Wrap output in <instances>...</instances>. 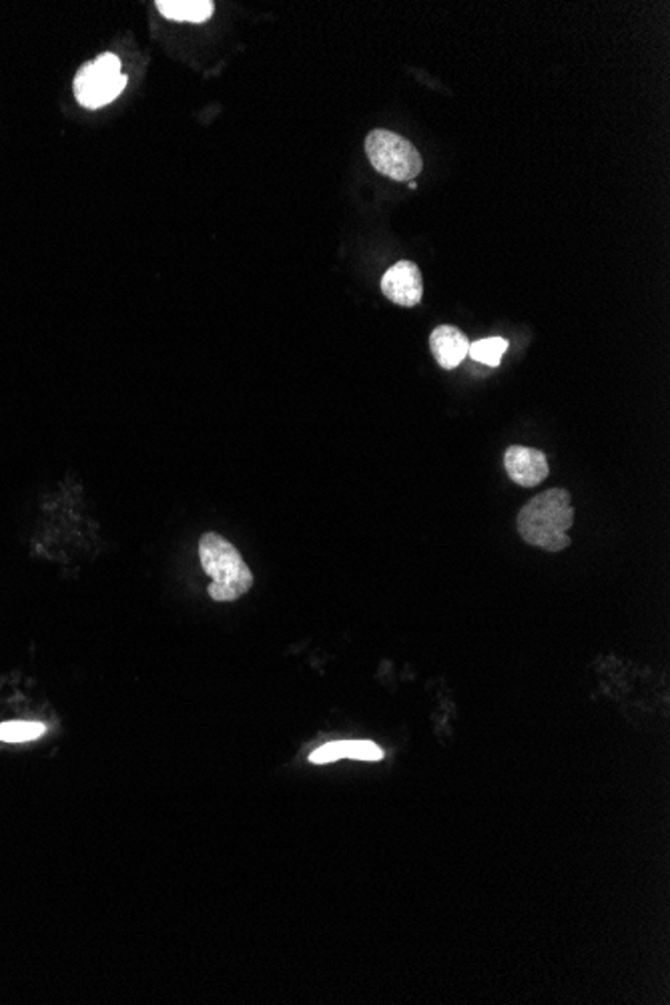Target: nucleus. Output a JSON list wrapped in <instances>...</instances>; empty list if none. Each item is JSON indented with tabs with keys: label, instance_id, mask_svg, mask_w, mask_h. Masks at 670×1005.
<instances>
[{
	"label": "nucleus",
	"instance_id": "obj_10",
	"mask_svg": "<svg viewBox=\"0 0 670 1005\" xmlns=\"http://www.w3.org/2000/svg\"><path fill=\"white\" fill-rule=\"evenodd\" d=\"M506 350H508V342H506L504 338H486V340H480V342L470 343L468 355L474 362L486 363L490 368H496V365H500V360H502Z\"/></svg>",
	"mask_w": 670,
	"mask_h": 1005
},
{
	"label": "nucleus",
	"instance_id": "obj_2",
	"mask_svg": "<svg viewBox=\"0 0 670 1005\" xmlns=\"http://www.w3.org/2000/svg\"><path fill=\"white\" fill-rule=\"evenodd\" d=\"M199 560L203 571L213 579L209 596L216 602H233L253 586V574L239 550L216 532H207L199 540Z\"/></svg>",
	"mask_w": 670,
	"mask_h": 1005
},
{
	"label": "nucleus",
	"instance_id": "obj_6",
	"mask_svg": "<svg viewBox=\"0 0 670 1005\" xmlns=\"http://www.w3.org/2000/svg\"><path fill=\"white\" fill-rule=\"evenodd\" d=\"M504 468L518 486L534 488L550 474L547 454L537 448L510 446L506 450Z\"/></svg>",
	"mask_w": 670,
	"mask_h": 1005
},
{
	"label": "nucleus",
	"instance_id": "obj_7",
	"mask_svg": "<svg viewBox=\"0 0 670 1005\" xmlns=\"http://www.w3.org/2000/svg\"><path fill=\"white\" fill-rule=\"evenodd\" d=\"M433 360L440 363L443 370H454L464 362L470 342L466 333L460 332L454 325H440L430 335Z\"/></svg>",
	"mask_w": 670,
	"mask_h": 1005
},
{
	"label": "nucleus",
	"instance_id": "obj_5",
	"mask_svg": "<svg viewBox=\"0 0 670 1005\" xmlns=\"http://www.w3.org/2000/svg\"><path fill=\"white\" fill-rule=\"evenodd\" d=\"M382 291L383 295L393 303H398L402 308H413L422 301V271L412 261H398L393 268L386 271V275L382 278Z\"/></svg>",
	"mask_w": 670,
	"mask_h": 1005
},
{
	"label": "nucleus",
	"instance_id": "obj_4",
	"mask_svg": "<svg viewBox=\"0 0 670 1005\" xmlns=\"http://www.w3.org/2000/svg\"><path fill=\"white\" fill-rule=\"evenodd\" d=\"M127 77L121 73V61L113 52H104L94 61L87 62L74 77V97L84 109H99L113 103L123 93Z\"/></svg>",
	"mask_w": 670,
	"mask_h": 1005
},
{
	"label": "nucleus",
	"instance_id": "obj_11",
	"mask_svg": "<svg viewBox=\"0 0 670 1005\" xmlns=\"http://www.w3.org/2000/svg\"><path fill=\"white\" fill-rule=\"evenodd\" d=\"M47 733V726L29 721H11L0 725V741L2 743H29Z\"/></svg>",
	"mask_w": 670,
	"mask_h": 1005
},
{
	"label": "nucleus",
	"instance_id": "obj_1",
	"mask_svg": "<svg viewBox=\"0 0 670 1005\" xmlns=\"http://www.w3.org/2000/svg\"><path fill=\"white\" fill-rule=\"evenodd\" d=\"M574 524V506L570 492L564 488H550L527 502L518 512L516 529L522 540L547 550L560 552L570 546L567 532Z\"/></svg>",
	"mask_w": 670,
	"mask_h": 1005
},
{
	"label": "nucleus",
	"instance_id": "obj_9",
	"mask_svg": "<svg viewBox=\"0 0 670 1005\" xmlns=\"http://www.w3.org/2000/svg\"><path fill=\"white\" fill-rule=\"evenodd\" d=\"M157 9L169 21L206 22L216 4L211 0H159Z\"/></svg>",
	"mask_w": 670,
	"mask_h": 1005
},
{
	"label": "nucleus",
	"instance_id": "obj_3",
	"mask_svg": "<svg viewBox=\"0 0 670 1005\" xmlns=\"http://www.w3.org/2000/svg\"><path fill=\"white\" fill-rule=\"evenodd\" d=\"M366 153L378 173L390 177L398 183L403 181L410 183L422 173L423 161L420 151L408 139L396 135L392 131L386 129L371 131L370 135L366 137Z\"/></svg>",
	"mask_w": 670,
	"mask_h": 1005
},
{
	"label": "nucleus",
	"instance_id": "obj_8",
	"mask_svg": "<svg viewBox=\"0 0 670 1005\" xmlns=\"http://www.w3.org/2000/svg\"><path fill=\"white\" fill-rule=\"evenodd\" d=\"M340 758H358V761H382L383 751L371 741H338L316 748L310 755L313 765H326Z\"/></svg>",
	"mask_w": 670,
	"mask_h": 1005
}]
</instances>
